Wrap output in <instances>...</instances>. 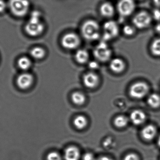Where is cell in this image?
I'll list each match as a JSON object with an SVG mask.
<instances>
[{"label": "cell", "instance_id": "cell-1", "mask_svg": "<svg viewBox=\"0 0 160 160\" xmlns=\"http://www.w3.org/2000/svg\"><path fill=\"white\" fill-rule=\"evenodd\" d=\"M41 14L39 11L32 12L28 23L25 26L26 33L31 36L39 35L44 30V25L40 22Z\"/></svg>", "mask_w": 160, "mask_h": 160}, {"label": "cell", "instance_id": "cell-2", "mask_svg": "<svg viewBox=\"0 0 160 160\" xmlns=\"http://www.w3.org/2000/svg\"><path fill=\"white\" fill-rule=\"evenodd\" d=\"M82 30L83 36L88 40H96L99 37V26L94 21L89 20L85 22Z\"/></svg>", "mask_w": 160, "mask_h": 160}, {"label": "cell", "instance_id": "cell-3", "mask_svg": "<svg viewBox=\"0 0 160 160\" xmlns=\"http://www.w3.org/2000/svg\"><path fill=\"white\" fill-rule=\"evenodd\" d=\"M30 3L28 0H10L9 7L14 15L21 17L25 16L29 10Z\"/></svg>", "mask_w": 160, "mask_h": 160}, {"label": "cell", "instance_id": "cell-4", "mask_svg": "<svg viewBox=\"0 0 160 160\" xmlns=\"http://www.w3.org/2000/svg\"><path fill=\"white\" fill-rule=\"evenodd\" d=\"M93 53L96 59L101 62H107L112 56V51L104 41L96 46Z\"/></svg>", "mask_w": 160, "mask_h": 160}, {"label": "cell", "instance_id": "cell-5", "mask_svg": "<svg viewBox=\"0 0 160 160\" xmlns=\"http://www.w3.org/2000/svg\"><path fill=\"white\" fill-rule=\"evenodd\" d=\"M149 91L148 85L144 82H137L133 84L129 88L130 96L134 99L142 98L145 97Z\"/></svg>", "mask_w": 160, "mask_h": 160}, {"label": "cell", "instance_id": "cell-6", "mask_svg": "<svg viewBox=\"0 0 160 160\" xmlns=\"http://www.w3.org/2000/svg\"><path fill=\"white\" fill-rule=\"evenodd\" d=\"M80 43L79 38L73 33L67 34L63 37L62 45L64 48L67 49H74L78 47Z\"/></svg>", "mask_w": 160, "mask_h": 160}, {"label": "cell", "instance_id": "cell-7", "mask_svg": "<svg viewBox=\"0 0 160 160\" xmlns=\"http://www.w3.org/2000/svg\"><path fill=\"white\" fill-rule=\"evenodd\" d=\"M103 41L112 39L115 38L118 34V28L117 24L115 22L111 21L106 22L104 25Z\"/></svg>", "mask_w": 160, "mask_h": 160}, {"label": "cell", "instance_id": "cell-8", "mask_svg": "<svg viewBox=\"0 0 160 160\" xmlns=\"http://www.w3.org/2000/svg\"><path fill=\"white\" fill-rule=\"evenodd\" d=\"M151 22V17L146 12H140L135 16L133 19L134 25L139 29H143L148 27Z\"/></svg>", "mask_w": 160, "mask_h": 160}, {"label": "cell", "instance_id": "cell-9", "mask_svg": "<svg viewBox=\"0 0 160 160\" xmlns=\"http://www.w3.org/2000/svg\"><path fill=\"white\" fill-rule=\"evenodd\" d=\"M135 4L133 0H121L118 3V10L123 16L130 15L135 9Z\"/></svg>", "mask_w": 160, "mask_h": 160}, {"label": "cell", "instance_id": "cell-10", "mask_svg": "<svg viewBox=\"0 0 160 160\" xmlns=\"http://www.w3.org/2000/svg\"><path fill=\"white\" fill-rule=\"evenodd\" d=\"M33 82V77L28 73H23L18 76L17 85L21 89H26L32 86Z\"/></svg>", "mask_w": 160, "mask_h": 160}, {"label": "cell", "instance_id": "cell-11", "mask_svg": "<svg viewBox=\"0 0 160 160\" xmlns=\"http://www.w3.org/2000/svg\"><path fill=\"white\" fill-rule=\"evenodd\" d=\"M99 82L98 76L93 72L87 73L83 78L84 85L89 88H95L98 84Z\"/></svg>", "mask_w": 160, "mask_h": 160}, {"label": "cell", "instance_id": "cell-12", "mask_svg": "<svg viewBox=\"0 0 160 160\" xmlns=\"http://www.w3.org/2000/svg\"><path fill=\"white\" fill-rule=\"evenodd\" d=\"M157 134V129L154 125H147L141 131L142 138L147 142H150L154 140Z\"/></svg>", "mask_w": 160, "mask_h": 160}, {"label": "cell", "instance_id": "cell-13", "mask_svg": "<svg viewBox=\"0 0 160 160\" xmlns=\"http://www.w3.org/2000/svg\"><path fill=\"white\" fill-rule=\"evenodd\" d=\"M81 152L79 149L76 146L68 147L66 148L64 153L65 160H79Z\"/></svg>", "mask_w": 160, "mask_h": 160}, {"label": "cell", "instance_id": "cell-14", "mask_svg": "<svg viewBox=\"0 0 160 160\" xmlns=\"http://www.w3.org/2000/svg\"><path fill=\"white\" fill-rule=\"evenodd\" d=\"M130 119L132 124L136 126H139L144 123L146 119V115L141 110H134L131 113Z\"/></svg>", "mask_w": 160, "mask_h": 160}, {"label": "cell", "instance_id": "cell-15", "mask_svg": "<svg viewBox=\"0 0 160 160\" xmlns=\"http://www.w3.org/2000/svg\"><path fill=\"white\" fill-rule=\"evenodd\" d=\"M126 67L125 62L120 58L112 59L110 63V68L112 71L115 73L123 72Z\"/></svg>", "mask_w": 160, "mask_h": 160}, {"label": "cell", "instance_id": "cell-16", "mask_svg": "<svg viewBox=\"0 0 160 160\" xmlns=\"http://www.w3.org/2000/svg\"><path fill=\"white\" fill-rule=\"evenodd\" d=\"M89 54L85 50L80 49L78 50L75 54V59L78 63L84 64L88 61Z\"/></svg>", "mask_w": 160, "mask_h": 160}, {"label": "cell", "instance_id": "cell-17", "mask_svg": "<svg viewBox=\"0 0 160 160\" xmlns=\"http://www.w3.org/2000/svg\"><path fill=\"white\" fill-rule=\"evenodd\" d=\"M73 124L74 126L78 129H83L87 126V118L83 115L78 116L74 119Z\"/></svg>", "mask_w": 160, "mask_h": 160}, {"label": "cell", "instance_id": "cell-18", "mask_svg": "<svg viewBox=\"0 0 160 160\" xmlns=\"http://www.w3.org/2000/svg\"><path fill=\"white\" fill-rule=\"evenodd\" d=\"M30 55L34 59L39 60L44 58L46 55V51L41 47H35L30 51Z\"/></svg>", "mask_w": 160, "mask_h": 160}, {"label": "cell", "instance_id": "cell-19", "mask_svg": "<svg viewBox=\"0 0 160 160\" xmlns=\"http://www.w3.org/2000/svg\"><path fill=\"white\" fill-rule=\"evenodd\" d=\"M148 105L153 108H158L160 106V96L157 94H152L147 100Z\"/></svg>", "mask_w": 160, "mask_h": 160}, {"label": "cell", "instance_id": "cell-20", "mask_svg": "<svg viewBox=\"0 0 160 160\" xmlns=\"http://www.w3.org/2000/svg\"><path fill=\"white\" fill-rule=\"evenodd\" d=\"M71 99L75 104L81 105L84 103L86 101V98L83 93L77 91L72 94Z\"/></svg>", "mask_w": 160, "mask_h": 160}, {"label": "cell", "instance_id": "cell-21", "mask_svg": "<svg viewBox=\"0 0 160 160\" xmlns=\"http://www.w3.org/2000/svg\"><path fill=\"white\" fill-rule=\"evenodd\" d=\"M18 65L22 70H26L29 69L32 65L31 60L26 56L21 57L18 60Z\"/></svg>", "mask_w": 160, "mask_h": 160}, {"label": "cell", "instance_id": "cell-22", "mask_svg": "<svg viewBox=\"0 0 160 160\" xmlns=\"http://www.w3.org/2000/svg\"><path fill=\"white\" fill-rule=\"evenodd\" d=\"M102 14L105 17H111L114 14L113 7L109 3H104L102 5L100 8Z\"/></svg>", "mask_w": 160, "mask_h": 160}, {"label": "cell", "instance_id": "cell-23", "mask_svg": "<svg viewBox=\"0 0 160 160\" xmlns=\"http://www.w3.org/2000/svg\"><path fill=\"white\" fill-rule=\"evenodd\" d=\"M129 119L127 117L119 115L114 120V124L117 128H121L126 127L128 123Z\"/></svg>", "mask_w": 160, "mask_h": 160}, {"label": "cell", "instance_id": "cell-24", "mask_svg": "<svg viewBox=\"0 0 160 160\" xmlns=\"http://www.w3.org/2000/svg\"><path fill=\"white\" fill-rule=\"evenodd\" d=\"M151 51L153 55L160 56V38L153 41L151 46Z\"/></svg>", "mask_w": 160, "mask_h": 160}, {"label": "cell", "instance_id": "cell-25", "mask_svg": "<svg viewBox=\"0 0 160 160\" xmlns=\"http://www.w3.org/2000/svg\"><path fill=\"white\" fill-rule=\"evenodd\" d=\"M47 160H62V156L56 151H52L48 153Z\"/></svg>", "mask_w": 160, "mask_h": 160}, {"label": "cell", "instance_id": "cell-26", "mask_svg": "<svg viewBox=\"0 0 160 160\" xmlns=\"http://www.w3.org/2000/svg\"><path fill=\"white\" fill-rule=\"evenodd\" d=\"M124 33L128 36H131L133 35L134 33V29L132 26H130V25H127L125 26L123 29Z\"/></svg>", "mask_w": 160, "mask_h": 160}, {"label": "cell", "instance_id": "cell-27", "mask_svg": "<svg viewBox=\"0 0 160 160\" xmlns=\"http://www.w3.org/2000/svg\"><path fill=\"white\" fill-rule=\"evenodd\" d=\"M123 160H140L139 156L135 153H129L124 157Z\"/></svg>", "mask_w": 160, "mask_h": 160}, {"label": "cell", "instance_id": "cell-28", "mask_svg": "<svg viewBox=\"0 0 160 160\" xmlns=\"http://www.w3.org/2000/svg\"><path fill=\"white\" fill-rule=\"evenodd\" d=\"M82 160H96L95 157L92 153L88 152L84 154L82 157Z\"/></svg>", "mask_w": 160, "mask_h": 160}, {"label": "cell", "instance_id": "cell-29", "mask_svg": "<svg viewBox=\"0 0 160 160\" xmlns=\"http://www.w3.org/2000/svg\"><path fill=\"white\" fill-rule=\"evenodd\" d=\"M112 144H113V141L111 138H106L103 142V146L107 148L111 147Z\"/></svg>", "mask_w": 160, "mask_h": 160}, {"label": "cell", "instance_id": "cell-30", "mask_svg": "<svg viewBox=\"0 0 160 160\" xmlns=\"http://www.w3.org/2000/svg\"><path fill=\"white\" fill-rule=\"evenodd\" d=\"M88 67L90 68V69H98L99 68V64L98 62L96 61H91L88 63Z\"/></svg>", "mask_w": 160, "mask_h": 160}, {"label": "cell", "instance_id": "cell-31", "mask_svg": "<svg viewBox=\"0 0 160 160\" xmlns=\"http://www.w3.org/2000/svg\"><path fill=\"white\" fill-rule=\"evenodd\" d=\"M153 17L156 20H160V10L158 9H155L153 11Z\"/></svg>", "mask_w": 160, "mask_h": 160}, {"label": "cell", "instance_id": "cell-32", "mask_svg": "<svg viewBox=\"0 0 160 160\" xmlns=\"http://www.w3.org/2000/svg\"><path fill=\"white\" fill-rule=\"evenodd\" d=\"M7 4L3 0H0V12H3L6 8Z\"/></svg>", "mask_w": 160, "mask_h": 160}, {"label": "cell", "instance_id": "cell-33", "mask_svg": "<svg viewBox=\"0 0 160 160\" xmlns=\"http://www.w3.org/2000/svg\"><path fill=\"white\" fill-rule=\"evenodd\" d=\"M96 160H113L109 157H106V156H102V157H99Z\"/></svg>", "mask_w": 160, "mask_h": 160}, {"label": "cell", "instance_id": "cell-34", "mask_svg": "<svg viewBox=\"0 0 160 160\" xmlns=\"http://www.w3.org/2000/svg\"><path fill=\"white\" fill-rule=\"evenodd\" d=\"M156 30L157 32L160 34V23H158V25L156 26Z\"/></svg>", "mask_w": 160, "mask_h": 160}, {"label": "cell", "instance_id": "cell-35", "mask_svg": "<svg viewBox=\"0 0 160 160\" xmlns=\"http://www.w3.org/2000/svg\"><path fill=\"white\" fill-rule=\"evenodd\" d=\"M155 4L158 6L160 7V0H153Z\"/></svg>", "mask_w": 160, "mask_h": 160}, {"label": "cell", "instance_id": "cell-36", "mask_svg": "<svg viewBox=\"0 0 160 160\" xmlns=\"http://www.w3.org/2000/svg\"><path fill=\"white\" fill-rule=\"evenodd\" d=\"M158 146L160 148V135L159 136L158 138Z\"/></svg>", "mask_w": 160, "mask_h": 160}]
</instances>
